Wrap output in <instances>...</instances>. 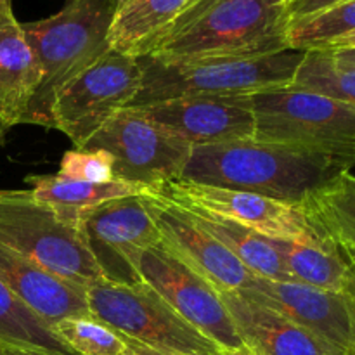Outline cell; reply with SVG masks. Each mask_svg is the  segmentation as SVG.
<instances>
[{
    "label": "cell",
    "instance_id": "19",
    "mask_svg": "<svg viewBox=\"0 0 355 355\" xmlns=\"http://www.w3.org/2000/svg\"><path fill=\"white\" fill-rule=\"evenodd\" d=\"M198 0H128L116 9L110 30L111 51L141 58Z\"/></svg>",
    "mask_w": 355,
    "mask_h": 355
},
{
    "label": "cell",
    "instance_id": "31",
    "mask_svg": "<svg viewBox=\"0 0 355 355\" xmlns=\"http://www.w3.org/2000/svg\"><path fill=\"white\" fill-rule=\"evenodd\" d=\"M340 255L343 257L345 260L347 267H349V272H350V291L349 295H352L355 298V248L354 250H342Z\"/></svg>",
    "mask_w": 355,
    "mask_h": 355
},
{
    "label": "cell",
    "instance_id": "25",
    "mask_svg": "<svg viewBox=\"0 0 355 355\" xmlns=\"http://www.w3.org/2000/svg\"><path fill=\"white\" fill-rule=\"evenodd\" d=\"M290 85L355 107V66L342 64L329 51H305Z\"/></svg>",
    "mask_w": 355,
    "mask_h": 355
},
{
    "label": "cell",
    "instance_id": "24",
    "mask_svg": "<svg viewBox=\"0 0 355 355\" xmlns=\"http://www.w3.org/2000/svg\"><path fill=\"white\" fill-rule=\"evenodd\" d=\"M0 343L42 350L52 355H76L33 311L0 283Z\"/></svg>",
    "mask_w": 355,
    "mask_h": 355
},
{
    "label": "cell",
    "instance_id": "14",
    "mask_svg": "<svg viewBox=\"0 0 355 355\" xmlns=\"http://www.w3.org/2000/svg\"><path fill=\"white\" fill-rule=\"evenodd\" d=\"M252 94L186 96L146 104L135 110L179 135L193 148L229 144L255 137Z\"/></svg>",
    "mask_w": 355,
    "mask_h": 355
},
{
    "label": "cell",
    "instance_id": "17",
    "mask_svg": "<svg viewBox=\"0 0 355 355\" xmlns=\"http://www.w3.org/2000/svg\"><path fill=\"white\" fill-rule=\"evenodd\" d=\"M0 283L51 328L64 318L90 315L83 288L59 279L2 243Z\"/></svg>",
    "mask_w": 355,
    "mask_h": 355
},
{
    "label": "cell",
    "instance_id": "35",
    "mask_svg": "<svg viewBox=\"0 0 355 355\" xmlns=\"http://www.w3.org/2000/svg\"><path fill=\"white\" fill-rule=\"evenodd\" d=\"M12 10V0H0V14Z\"/></svg>",
    "mask_w": 355,
    "mask_h": 355
},
{
    "label": "cell",
    "instance_id": "15",
    "mask_svg": "<svg viewBox=\"0 0 355 355\" xmlns=\"http://www.w3.org/2000/svg\"><path fill=\"white\" fill-rule=\"evenodd\" d=\"M94 255L110 279L134 281L130 263L142 250L162 243L142 194L106 201L82 215Z\"/></svg>",
    "mask_w": 355,
    "mask_h": 355
},
{
    "label": "cell",
    "instance_id": "9",
    "mask_svg": "<svg viewBox=\"0 0 355 355\" xmlns=\"http://www.w3.org/2000/svg\"><path fill=\"white\" fill-rule=\"evenodd\" d=\"M141 83L139 59L110 51L58 94L49 127L61 130L76 149H82L113 114L128 107Z\"/></svg>",
    "mask_w": 355,
    "mask_h": 355
},
{
    "label": "cell",
    "instance_id": "2",
    "mask_svg": "<svg viewBox=\"0 0 355 355\" xmlns=\"http://www.w3.org/2000/svg\"><path fill=\"white\" fill-rule=\"evenodd\" d=\"M288 26L281 0H198L144 55L186 61L274 54L290 49Z\"/></svg>",
    "mask_w": 355,
    "mask_h": 355
},
{
    "label": "cell",
    "instance_id": "33",
    "mask_svg": "<svg viewBox=\"0 0 355 355\" xmlns=\"http://www.w3.org/2000/svg\"><path fill=\"white\" fill-rule=\"evenodd\" d=\"M333 58L342 64L355 66V49H343V51H329Z\"/></svg>",
    "mask_w": 355,
    "mask_h": 355
},
{
    "label": "cell",
    "instance_id": "1",
    "mask_svg": "<svg viewBox=\"0 0 355 355\" xmlns=\"http://www.w3.org/2000/svg\"><path fill=\"white\" fill-rule=\"evenodd\" d=\"M352 166L354 156L248 139L193 148L182 179L300 207Z\"/></svg>",
    "mask_w": 355,
    "mask_h": 355
},
{
    "label": "cell",
    "instance_id": "26",
    "mask_svg": "<svg viewBox=\"0 0 355 355\" xmlns=\"http://www.w3.org/2000/svg\"><path fill=\"white\" fill-rule=\"evenodd\" d=\"M350 33H355V0H343L321 12L290 21L286 40L295 51H312L326 49Z\"/></svg>",
    "mask_w": 355,
    "mask_h": 355
},
{
    "label": "cell",
    "instance_id": "10",
    "mask_svg": "<svg viewBox=\"0 0 355 355\" xmlns=\"http://www.w3.org/2000/svg\"><path fill=\"white\" fill-rule=\"evenodd\" d=\"M82 149H104L114 159V179L155 187L182 179L193 146L135 107L110 118Z\"/></svg>",
    "mask_w": 355,
    "mask_h": 355
},
{
    "label": "cell",
    "instance_id": "30",
    "mask_svg": "<svg viewBox=\"0 0 355 355\" xmlns=\"http://www.w3.org/2000/svg\"><path fill=\"white\" fill-rule=\"evenodd\" d=\"M0 355H52V354L42 352V350H35V349H26V347H16V345H6V343H0Z\"/></svg>",
    "mask_w": 355,
    "mask_h": 355
},
{
    "label": "cell",
    "instance_id": "8",
    "mask_svg": "<svg viewBox=\"0 0 355 355\" xmlns=\"http://www.w3.org/2000/svg\"><path fill=\"white\" fill-rule=\"evenodd\" d=\"M148 191L184 210L225 218L263 238L333 246L318 234L298 205L283 203L262 194L207 186L184 179L170 180L149 187Z\"/></svg>",
    "mask_w": 355,
    "mask_h": 355
},
{
    "label": "cell",
    "instance_id": "4",
    "mask_svg": "<svg viewBox=\"0 0 355 355\" xmlns=\"http://www.w3.org/2000/svg\"><path fill=\"white\" fill-rule=\"evenodd\" d=\"M305 51L274 52L255 58H208L163 61L137 58L142 83L128 107L186 96H239L290 85Z\"/></svg>",
    "mask_w": 355,
    "mask_h": 355
},
{
    "label": "cell",
    "instance_id": "32",
    "mask_svg": "<svg viewBox=\"0 0 355 355\" xmlns=\"http://www.w3.org/2000/svg\"><path fill=\"white\" fill-rule=\"evenodd\" d=\"M343 49H355V33L338 38V40L329 44L328 47L322 49V51H343Z\"/></svg>",
    "mask_w": 355,
    "mask_h": 355
},
{
    "label": "cell",
    "instance_id": "18",
    "mask_svg": "<svg viewBox=\"0 0 355 355\" xmlns=\"http://www.w3.org/2000/svg\"><path fill=\"white\" fill-rule=\"evenodd\" d=\"M40 85V68L19 21L0 14V120L7 127L24 121Z\"/></svg>",
    "mask_w": 355,
    "mask_h": 355
},
{
    "label": "cell",
    "instance_id": "7",
    "mask_svg": "<svg viewBox=\"0 0 355 355\" xmlns=\"http://www.w3.org/2000/svg\"><path fill=\"white\" fill-rule=\"evenodd\" d=\"M257 141L355 158V107L293 85L252 94Z\"/></svg>",
    "mask_w": 355,
    "mask_h": 355
},
{
    "label": "cell",
    "instance_id": "38",
    "mask_svg": "<svg viewBox=\"0 0 355 355\" xmlns=\"http://www.w3.org/2000/svg\"><path fill=\"white\" fill-rule=\"evenodd\" d=\"M113 2H114V6H116V9H120V7L123 6V3H127L128 0H113Z\"/></svg>",
    "mask_w": 355,
    "mask_h": 355
},
{
    "label": "cell",
    "instance_id": "27",
    "mask_svg": "<svg viewBox=\"0 0 355 355\" xmlns=\"http://www.w3.org/2000/svg\"><path fill=\"white\" fill-rule=\"evenodd\" d=\"M52 331L76 355H123L139 345L92 315L64 318L52 326Z\"/></svg>",
    "mask_w": 355,
    "mask_h": 355
},
{
    "label": "cell",
    "instance_id": "22",
    "mask_svg": "<svg viewBox=\"0 0 355 355\" xmlns=\"http://www.w3.org/2000/svg\"><path fill=\"white\" fill-rule=\"evenodd\" d=\"M189 214L205 231L220 241L253 276L272 281H291L279 253L276 252L269 238L255 234L225 218L193 214V211Z\"/></svg>",
    "mask_w": 355,
    "mask_h": 355
},
{
    "label": "cell",
    "instance_id": "6",
    "mask_svg": "<svg viewBox=\"0 0 355 355\" xmlns=\"http://www.w3.org/2000/svg\"><path fill=\"white\" fill-rule=\"evenodd\" d=\"M92 318L165 355H225L142 281L104 279L85 290Z\"/></svg>",
    "mask_w": 355,
    "mask_h": 355
},
{
    "label": "cell",
    "instance_id": "23",
    "mask_svg": "<svg viewBox=\"0 0 355 355\" xmlns=\"http://www.w3.org/2000/svg\"><path fill=\"white\" fill-rule=\"evenodd\" d=\"M279 253L291 281L321 288V290L350 291V272L345 260L335 246L304 245L270 239Z\"/></svg>",
    "mask_w": 355,
    "mask_h": 355
},
{
    "label": "cell",
    "instance_id": "11",
    "mask_svg": "<svg viewBox=\"0 0 355 355\" xmlns=\"http://www.w3.org/2000/svg\"><path fill=\"white\" fill-rule=\"evenodd\" d=\"M130 270L134 281H142L158 291L189 324L224 352L245 347L220 293L162 243L142 250L132 260Z\"/></svg>",
    "mask_w": 355,
    "mask_h": 355
},
{
    "label": "cell",
    "instance_id": "5",
    "mask_svg": "<svg viewBox=\"0 0 355 355\" xmlns=\"http://www.w3.org/2000/svg\"><path fill=\"white\" fill-rule=\"evenodd\" d=\"M0 243L83 290L110 279L83 225L61 217L31 191H0Z\"/></svg>",
    "mask_w": 355,
    "mask_h": 355
},
{
    "label": "cell",
    "instance_id": "39",
    "mask_svg": "<svg viewBox=\"0 0 355 355\" xmlns=\"http://www.w3.org/2000/svg\"><path fill=\"white\" fill-rule=\"evenodd\" d=\"M281 2H284V3H286V6H288V3H290L291 0H281Z\"/></svg>",
    "mask_w": 355,
    "mask_h": 355
},
{
    "label": "cell",
    "instance_id": "34",
    "mask_svg": "<svg viewBox=\"0 0 355 355\" xmlns=\"http://www.w3.org/2000/svg\"><path fill=\"white\" fill-rule=\"evenodd\" d=\"M123 355H165V354L156 352V350L148 349V347H144V345H137V347H134V349L128 350V352H125Z\"/></svg>",
    "mask_w": 355,
    "mask_h": 355
},
{
    "label": "cell",
    "instance_id": "29",
    "mask_svg": "<svg viewBox=\"0 0 355 355\" xmlns=\"http://www.w3.org/2000/svg\"><path fill=\"white\" fill-rule=\"evenodd\" d=\"M340 2H343V0H291L288 3V16H290V21L300 19V17L321 12V10Z\"/></svg>",
    "mask_w": 355,
    "mask_h": 355
},
{
    "label": "cell",
    "instance_id": "36",
    "mask_svg": "<svg viewBox=\"0 0 355 355\" xmlns=\"http://www.w3.org/2000/svg\"><path fill=\"white\" fill-rule=\"evenodd\" d=\"M225 355H255V354H253L252 350L246 349V347H243V349L234 350V352H225Z\"/></svg>",
    "mask_w": 355,
    "mask_h": 355
},
{
    "label": "cell",
    "instance_id": "21",
    "mask_svg": "<svg viewBox=\"0 0 355 355\" xmlns=\"http://www.w3.org/2000/svg\"><path fill=\"white\" fill-rule=\"evenodd\" d=\"M302 210L322 239L338 252L355 248V175L343 172L315 191Z\"/></svg>",
    "mask_w": 355,
    "mask_h": 355
},
{
    "label": "cell",
    "instance_id": "12",
    "mask_svg": "<svg viewBox=\"0 0 355 355\" xmlns=\"http://www.w3.org/2000/svg\"><path fill=\"white\" fill-rule=\"evenodd\" d=\"M331 347L355 355V298L349 293L309 286L297 281L253 277L243 290Z\"/></svg>",
    "mask_w": 355,
    "mask_h": 355
},
{
    "label": "cell",
    "instance_id": "28",
    "mask_svg": "<svg viewBox=\"0 0 355 355\" xmlns=\"http://www.w3.org/2000/svg\"><path fill=\"white\" fill-rule=\"evenodd\" d=\"M58 175L87 182H110L114 179V159L104 149H71L61 158Z\"/></svg>",
    "mask_w": 355,
    "mask_h": 355
},
{
    "label": "cell",
    "instance_id": "13",
    "mask_svg": "<svg viewBox=\"0 0 355 355\" xmlns=\"http://www.w3.org/2000/svg\"><path fill=\"white\" fill-rule=\"evenodd\" d=\"M149 215L162 236V245L189 269L207 279L218 293L248 290L253 274L184 208L146 191Z\"/></svg>",
    "mask_w": 355,
    "mask_h": 355
},
{
    "label": "cell",
    "instance_id": "37",
    "mask_svg": "<svg viewBox=\"0 0 355 355\" xmlns=\"http://www.w3.org/2000/svg\"><path fill=\"white\" fill-rule=\"evenodd\" d=\"M7 130H9V127H7V125L3 123L2 120H0V142H2V141H3V137H6Z\"/></svg>",
    "mask_w": 355,
    "mask_h": 355
},
{
    "label": "cell",
    "instance_id": "16",
    "mask_svg": "<svg viewBox=\"0 0 355 355\" xmlns=\"http://www.w3.org/2000/svg\"><path fill=\"white\" fill-rule=\"evenodd\" d=\"M243 345L255 355H340L331 347L245 291H222Z\"/></svg>",
    "mask_w": 355,
    "mask_h": 355
},
{
    "label": "cell",
    "instance_id": "20",
    "mask_svg": "<svg viewBox=\"0 0 355 355\" xmlns=\"http://www.w3.org/2000/svg\"><path fill=\"white\" fill-rule=\"evenodd\" d=\"M26 184L31 187V194L37 200L44 201L54 208L61 217L68 220L80 222L82 215L106 201L116 198L137 196L144 194L148 187L141 184L123 182L113 179L110 182H87V180H71L61 175H28Z\"/></svg>",
    "mask_w": 355,
    "mask_h": 355
},
{
    "label": "cell",
    "instance_id": "3",
    "mask_svg": "<svg viewBox=\"0 0 355 355\" xmlns=\"http://www.w3.org/2000/svg\"><path fill=\"white\" fill-rule=\"evenodd\" d=\"M114 14L113 0H69L45 19L21 23L40 68V85L23 123L49 127V113L58 94L111 51Z\"/></svg>",
    "mask_w": 355,
    "mask_h": 355
}]
</instances>
